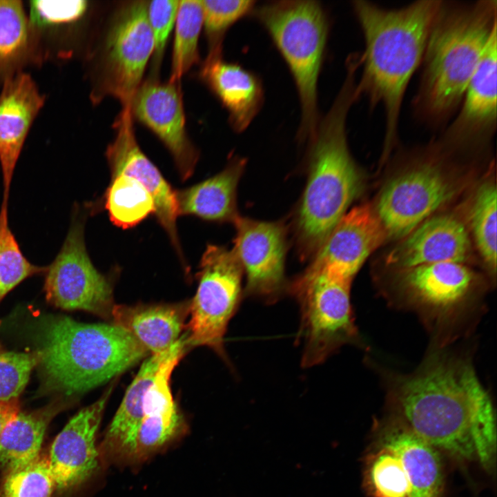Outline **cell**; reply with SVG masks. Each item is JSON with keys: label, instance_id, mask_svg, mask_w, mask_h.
I'll list each match as a JSON object with an SVG mask.
<instances>
[{"label": "cell", "instance_id": "cell-1", "mask_svg": "<svg viewBox=\"0 0 497 497\" xmlns=\"http://www.w3.org/2000/svg\"><path fill=\"white\" fill-rule=\"evenodd\" d=\"M396 402L398 421L438 451L492 469L496 450L494 409L469 364L436 361L404 379Z\"/></svg>", "mask_w": 497, "mask_h": 497}, {"label": "cell", "instance_id": "cell-2", "mask_svg": "<svg viewBox=\"0 0 497 497\" xmlns=\"http://www.w3.org/2000/svg\"><path fill=\"white\" fill-rule=\"evenodd\" d=\"M441 1H416L391 9L368 1L352 2L364 40V50L360 55L362 73L356 93L359 98L364 95L372 108L382 106L384 155L397 140L406 90L422 64L429 33Z\"/></svg>", "mask_w": 497, "mask_h": 497}, {"label": "cell", "instance_id": "cell-3", "mask_svg": "<svg viewBox=\"0 0 497 497\" xmlns=\"http://www.w3.org/2000/svg\"><path fill=\"white\" fill-rule=\"evenodd\" d=\"M497 31V1L442 0L431 27L413 106L431 127L447 126Z\"/></svg>", "mask_w": 497, "mask_h": 497}, {"label": "cell", "instance_id": "cell-4", "mask_svg": "<svg viewBox=\"0 0 497 497\" xmlns=\"http://www.w3.org/2000/svg\"><path fill=\"white\" fill-rule=\"evenodd\" d=\"M346 68L340 92L309 139V175L293 226L301 260L314 255L362 188V176L349 152L346 132L349 111L359 99L357 68Z\"/></svg>", "mask_w": 497, "mask_h": 497}, {"label": "cell", "instance_id": "cell-5", "mask_svg": "<svg viewBox=\"0 0 497 497\" xmlns=\"http://www.w3.org/2000/svg\"><path fill=\"white\" fill-rule=\"evenodd\" d=\"M38 353L44 389L68 400L111 380L148 351L114 324L61 316L45 327Z\"/></svg>", "mask_w": 497, "mask_h": 497}, {"label": "cell", "instance_id": "cell-6", "mask_svg": "<svg viewBox=\"0 0 497 497\" xmlns=\"http://www.w3.org/2000/svg\"><path fill=\"white\" fill-rule=\"evenodd\" d=\"M293 77L301 106L300 139H309L319 123L318 81L329 33L326 12L315 1H278L255 8Z\"/></svg>", "mask_w": 497, "mask_h": 497}, {"label": "cell", "instance_id": "cell-7", "mask_svg": "<svg viewBox=\"0 0 497 497\" xmlns=\"http://www.w3.org/2000/svg\"><path fill=\"white\" fill-rule=\"evenodd\" d=\"M153 52L147 1L124 3L113 14L100 44L91 55L92 103L112 97L122 107L130 106Z\"/></svg>", "mask_w": 497, "mask_h": 497}, {"label": "cell", "instance_id": "cell-8", "mask_svg": "<svg viewBox=\"0 0 497 497\" xmlns=\"http://www.w3.org/2000/svg\"><path fill=\"white\" fill-rule=\"evenodd\" d=\"M351 282L324 271L306 268L288 285L300 313L297 342L301 364L324 362L355 335L350 302Z\"/></svg>", "mask_w": 497, "mask_h": 497}, {"label": "cell", "instance_id": "cell-9", "mask_svg": "<svg viewBox=\"0 0 497 497\" xmlns=\"http://www.w3.org/2000/svg\"><path fill=\"white\" fill-rule=\"evenodd\" d=\"M241 264L233 249L209 244L197 274L198 286L190 302L187 347L206 346L227 359L224 338L240 304L244 290Z\"/></svg>", "mask_w": 497, "mask_h": 497}, {"label": "cell", "instance_id": "cell-10", "mask_svg": "<svg viewBox=\"0 0 497 497\" xmlns=\"http://www.w3.org/2000/svg\"><path fill=\"white\" fill-rule=\"evenodd\" d=\"M85 220L74 216L60 251L47 267V300L65 310H81L111 319L115 304L110 278L93 265L84 241Z\"/></svg>", "mask_w": 497, "mask_h": 497}, {"label": "cell", "instance_id": "cell-11", "mask_svg": "<svg viewBox=\"0 0 497 497\" xmlns=\"http://www.w3.org/2000/svg\"><path fill=\"white\" fill-rule=\"evenodd\" d=\"M447 171L431 159L387 183L375 210L387 237H405L455 195L458 183Z\"/></svg>", "mask_w": 497, "mask_h": 497}, {"label": "cell", "instance_id": "cell-12", "mask_svg": "<svg viewBox=\"0 0 497 497\" xmlns=\"http://www.w3.org/2000/svg\"><path fill=\"white\" fill-rule=\"evenodd\" d=\"M187 349L183 337L170 347L146 391L141 422L121 447L114 463L142 462L186 431L187 425L173 397L170 380Z\"/></svg>", "mask_w": 497, "mask_h": 497}, {"label": "cell", "instance_id": "cell-13", "mask_svg": "<svg viewBox=\"0 0 497 497\" xmlns=\"http://www.w3.org/2000/svg\"><path fill=\"white\" fill-rule=\"evenodd\" d=\"M232 248L246 276L244 293L266 304L276 302L288 285L284 274L287 231L282 222L239 216Z\"/></svg>", "mask_w": 497, "mask_h": 497}, {"label": "cell", "instance_id": "cell-14", "mask_svg": "<svg viewBox=\"0 0 497 497\" xmlns=\"http://www.w3.org/2000/svg\"><path fill=\"white\" fill-rule=\"evenodd\" d=\"M130 110L133 117L154 133L169 150L182 179L190 177L199 155L186 130L180 82L147 79L135 92Z\"/></svg>", "mask_w": 497, "mask_h": 497}, {"label": "cell", "instance_id": "cell-15", "mask_svg": "<svg viewBox=\"0 0 497 497\" xmlns=\"http://www.w3.org/2000/svg\"><path fill=\"white\" fill-rule=\"evenodd\" d=\"M113 127L115 137L106 151L111 177L120 174L130 176L148 191L155 202V215L184 262L177 230L179 215L176 191L141 150L135 135L130 106L122 107Z\"/></svg>", "mask_w": 497, "mask_h": 497}, {"label": "cell", "instance_id": "cell-16", "mask_svg": "<svg viewBox=\"0 0 497 497\" xmlns=\"http://www.w3.org/2000/svg\"><path fill=\"white\" fill-rule=\"evenodd\" d=\"M112 391L110 386L97 401L79 411L52 443L48 454L56 491L67 493L78 488L102 465L97 436Z\"/></svg>", "mask_w": 497, "mask_h": 497}, {"label": "cell", "instance_id": "cell-17", "mask_svg": "<svg viewBox=\"0 0 497 497\" xmlns=\"http://www.w3.org/2000/svg\"><path fill=\"white\" fill-rule=\"evenodd\" d=\"M387 237L370 205L356 206L333 227L308 268L324 271L351 282L364 261Z\"/></svg>", "mask_w": 497, "mask_h": 497}, {"label": "cell", "instance_id": "cell-18", "mask_svg": "<svg viewBox=\"0 0 497 497\" xmlns=\"http://www.w3.org/2000/svg\"><path fill=\"white\" fill-rule=\"evenodd\" d=\"M497 32L471 77L457 114L443 135L445 143L464 146L485 142L496 129Z\"/></svg>", "mask_w": 497, "mask_h": 497}, {"label": "cell", "instance_id": "cell-19", "mask_svg": "<svg viewBox=\"0 0 497 497\" xmlns=\"http://www.w3.org/2000/svg\"><path fill=\"white\" fill-rule=\"evenodd\" d=\"M471 253L465 224L453 215L429 217L408 234L388 254V265L400 271L439 263H463Z\"/></svg>", "mask_w": 497, "mask_h": 497}, {"label": "cell", "instance_id": "cell-20", "mask_svg": "<svg viewBox=\"0 0 497 497\" xmlns=\"http://www.w3.org/2000/svg\"><path fill=\"white\" fill-rule=\"evenodd\" d=\"M45 101L32 79L21 72L3 83L0 93V164L3 201L8 200L10 184L30 128Z\"/></svg>", "mask_w": 497, "mask_h": 497}, {"label": "cell", "instance_id": "cell-21", "mask_svg": "<svg viewBox=\"0 0 497 497\" xmlns=\"http://www.w3.org/2000/svg\"><path fill=\"white\" fill-rule=\"evenodd\" d=\"M28 3L34 65L70 59L75 50L76 28L87 14L89 2L30 1Z\"/></svg>", "mask_w": 497, "mask_h": 497}, {"label": "cell", "instance_id": "cell-22", "mask_svg": "<svg viewBox=\"0 0 497 497\" xmlns=\"http://www.w3.org/2000/svg\"><path fill=\"white\" fill-rule=\"evenodd\" d=\"M222 55H208L199 75L226 108L232 128L240 133L259 112L264 100L263 88L253 72L224 61Z\"/></svg>", "mask_w": 497, "mask_h": 497}, {"label": "cell", "instance_id": "cell-23", "mask_svg": "<svg viewBox=\"0 0 497 497\" xmlns=\"http://www.w3.org/2000/svg\"><path fill=\"white\" fill-rule=\"evenodd\" d=\"M190 302L175 304H115L113 324L130 333L148 352L166 351L180 337Z\"/></svg>", "mask_w": 497, "mask_h": 497}, {"label": "cell", "instance_id": "cell-24", "mask_svg": "<svg viewBox=\"0 0 497 497\" xmlns=\"http://www.w3.org/2000/svg\"><path fill=\"white\" fill-rule=\"evenodd\" d=\"M377 444L393 451L402 461L411 497H441L444 475L440 451L398 421L380 429Z\"/></svg>", "mask_w": 497, "mask_h": 497}, {"label": "cell", "instance_id": "cell-25", "mask_svg": "<svg viewBox=\"0 0 497 497\" xmlns=\"http://www.w3.org/2000/svg\"><path fill=\"white\" fill-rule=\"evenodd\" d=\"M246 161L235 157L217 175L188 188L176 191L179 215L217 222L233 223L240 216L237 190Z\"/></svg>", "mask_w": 497, "mask_h": 497}, {"label": "cell", "instance_id": "cell-26", "mask_svg": "<svg viewBox=\"0 0 497 497\" xmlns=\"http://www.w3.org/2000/svg\"><path fill=\"white\" fill-rule=\"evenodd\" d=\"M400 283L416 300L427 306H453L468 294L474 275L463 263L439 262L402 271Z\"/></svg>", "mask_w": 497, "mask_h": 497}, {"label": "cell", "instance_id": "cell-27", "mask_svg": "<svg viewBox=\"0 0 497 497\" xmlns=\"http://www.w3.org/2000/svg\"><path fill=\"white\" fill-rule=\"evenodd\" d=\"M70 403L61 399L39 409L19 412L7 424L0 437L1 477L39 456L50 422Z\"/></svg>", "mask_w": 497, "mask_h": 497}, {"label": "cell", "instance_id": "cell-28", "mask_svg": "<svg viewBox=\"0 0 497 497\" xmlns=\"http://www.w3.org/2000/svg\"><path fill=\"white\" fill-rule=\"evenodd\" d=\"M170 348L164 353L152 354L146 359L128 386L120 406L98 446L102 464L114 462L122 445L138 427L143 416L146 391L161 363L168 355Z\"/></svg>", "mask_w": 497, "mask_h": 497}, {"label": "cell", "instance_id": "cell-29", "mask_svg": "<svg viewBox=\"0 0 497 497\" xmlns=\"http://www.w3.org/2000/svg\"><path fill=\"white\" fill-rule=\"evenodd\" d=\"M34 64L27 12L21 1L0 0V82Z\"/></svg>", "mask_w": 497, "mask_h": 497}, {"label": "cell", "instance_id": "cell-30", "mask_svg": "<svg viewBox=\"0 0 497 497\" xmlns=\"http://www.w3.org/2000/svg\"><path fill=\"white\" fill-rule=\"evenodd\" d=\"M104 205L110 220L124 229L137 226L156 211L153 198L144 186L124 174L111 177Z\"/></svg>", "mask_w": 497, "mask_h": 497}, {"label": "cell", "instance_id": "cell-31", "mask_svg": "<svg viewBox=\"0 0 497 497\" xmlns=\"http://www.w3.org/2000/svg\"><path fill=\"white\" fill-rule=\"evenodd\" d=\"M202 26V1H179L175 24L169 81L180 82L184 75L198 62V43Z\"/></svg>", "mask_w": 497, "mask_h": 497}, {"label": "cell", "instance_id": "cell-32", "mask_svg": "<svg viewBox=\"0 0 497 497\" xmlns=\"http://www.w3.org/2000/svg\"><path fill=\"white\" fill-rule=\"evenodd\" d=\"M367 458L364 483L374 497H411L406 469L391 449L377 444Z\"/></svg>", "mask_w": 497, "mask_h": 497}, {"label": "cell", "instance_id": "cell-33", "mask_svg": "<svg viewBox=\"0 0 497 497\" xmlns=\"http://www.w3.org/2000/svg\"><path fill=\"white\" fill-rule=\"evenodd\" d=\"M496 186L491 180L477 189L469 213L476 246L491 273L496 269Z\"/></svg>", "mask_w": 497, "mask_h": 497}, {"label": "cell", "instance_id": "cell-34", "mask_svg": "<svg viewBox=\"0 0 497 497\" xmlns=\"http://www.w3.org/2000/svg\"><path fill=\"white\" fill-rule=\"evenodd\" d=\"M47 267L31 264L23 255L10 231L8 202L0 210V301L13 288L28 277L46 272Z\"/></svg>", "mask_w": 497, "mask_h": 497}, {"label": "cell", "instance_id": "cell-35", "mask_svg": "<svg viewBox=\"0 0 497 497\" xmlns=\"http://www.w3.org/2000/svg\"><path fill=\"white\" fill-rule=\"evenodd\" d=\"M0 497H52L56 491L48 454L41 451L26 465L1 477Z\"/></svg>", "mask_w": 497, "mask_h": 497}, {"label": "cell", "instance_id": "cell-36", "mask_svg": "<svg viewBox=\"0 0 497 497\" xmlns=\"http://www.w3.org/2000/svg\"><path fill=\"white\" fill-rule=\"evenodd\" d=\"M203 26L208 45V53H222L224 36L236 21L253 12L255 1L251 0L201 1Z\"/></svg>", "mask_w": 497, "mask_h": 497}, {"label": "cell", "instance_id": "cell-37", "mask_svg": "<svg viewBox=\"0 0 497 497\" xmlns=\"http://www.w3.org/2000/svg\"><path fill=\"white\" fill-rule=\"evenodd\" d=\"M178 0L147 1V18L153 37L152 72L150 77L158 79L166 46L175 27Z\"/></svg>", "mask_w": 497, "mask_h": 497}, {"label": "cell", "instance_id": "cell-38", "mask_svg": "<svg viewBox=\"0 0 497 497\" xmlns=\"http://www.w3.org/2000/svg\"><path fill=\"white\" fill-rule=\"evenodd\" d=\"M39 362L38 352L0 353V400L17 399Z\"/></svg>", "mask_w": 497, "mask_h": 497}, {"label": "cell", "instance_id": "cell-39", "mask_svg": "<svg viewBox=\"0 0 497 497\" xmlns=\"http://www.w3.org/2000/svg\"><path fill=\"white\" fill-rule=\"evenodd\" d=\"M20 405L17 399L0 400V437L7 424L19 412Z\"/></svg>", "mask_w": 497, "mask_h": 497}]
</instances>
